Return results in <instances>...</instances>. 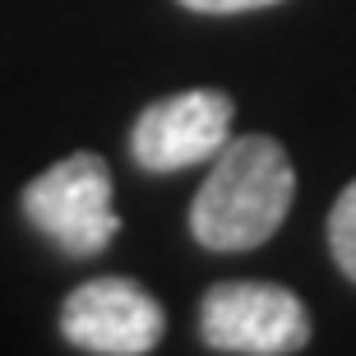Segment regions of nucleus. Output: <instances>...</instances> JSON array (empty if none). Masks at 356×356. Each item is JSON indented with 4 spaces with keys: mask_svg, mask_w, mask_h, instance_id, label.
Segmentation results:
<instances>
[{
    "mask_svg": "<svg viewBox=\"0 0 356 356\" xmlns=\"http://www.w3.org/2000/svg\"><path fill=\"white\" fill-rule=\"evenodd\" d=\"M296 199V167L273 134H236L213 153L190 199V236L213 254H245L277 236Z\"/></svg>",
    "mask_w": 356,
    "mask_h": 356,
    "instance_id": "nucleus-1",
    "label": "nucleus"
},
{
    "mask_svg": "<svg viewBox=\"0 0 356 356\" xmlns=\"http://www.w3.org/2000/svg\"><path fill=\"white\" fill-rule=\"evenodd\" d=\"M111 167L102 153H70L24 185V218L70 259H97L116 245L120 218L111 209Z\"/></svg>",
    "mask_w": 356,
    "mask_h": 356,
    "instance_id": "nucleus-2",
    "label": "nucleus"
},
{
    "mask_svg": "<svg viewBox=\"0 0 356 356\" xmlns=\"http://www.w3.org/2000/svg\"><path fill=\"white\" fill-rule=\"evenodd\" d=\"M199 338L213 352L232 356H287L305 352L310 315L291 287L259 282V277H232V282H218L204 291Z\"/></svg>",
    "mask_w": 356,
    "mask_h": 356,
    "instance_id": "nucleus-3",
    "label": "nucleus"
},
{
    "mask_svg": "<svg viewBox=\"0 0 356 356\" xmlns=\"http://www.w3.org/2000/svg\"><path fill=\"white\" fill-rule=\"evenodd\" d=\"M236 106L222 88H181L172 97L148 102L130 125V158L139 172L172 176L199 162H213V153L232 139Z\"/></svg>",
    "mask_w": 356,
    "mask_h": 356,
    "instance_id": "nucleus-4",
    "label": "nucleus"
},
{
    "mask_svg": "<svg viewBox=\"0 0 356 356\" xmlns=\"http://www.w3.org/2000/svg\"><path fill=\"white\" fill-rule=\"evenodd\" d=\"M60 333L70 347L92 356H144L158 352L162 333H167V310L134 277L102 273L79 282L65 296Z\"/></svg>",
    "mask_w": 356,
    "mask_h": 356,
    "instance_id": "nucleus-5",
    "label": "nucleus"
},
{
    "mask_svg": "<svg viewBox=\"0 0 356 356\" xmlns=\"http://www.w3.org/2000/svg\"><path fill=\"white\" fill-rule=\"evenodd\" d=\"M329 254L338 264V273L347 282H356V181H347L338 190V199L329 209Z\"/></svg>",
    "mask_w": 356,
    "mask_h": 356,
    "instance_id": "nucleus-6",
    "label": "nucleus"
},
{
    "mask_svg": "<svg viewBox=\"0 0 356 356\" xmlns=\"http://www.w3.org/2000/svg\"><path fill=\"white\" fill-rule=\"evenodd\" d=\"M195 14H245V10H268V5H282V0H176Z\"/></svg>",
    "mask_w": 356,
    "mask_h": 356,
    "instance_id": "nucleus-7",
    "label": "nucleus"
}]
</instances>
